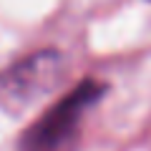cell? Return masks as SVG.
<instances>
[{"label":"cell","instance_id":"6da1fadb","mask_svg":"<svg viewBox=\"0 0 151 151\" xmlns=\"http://www.w3.org/2000/svg\"><path fill=\"white\" fill-rule=\"evenodd\" d=\"M103 96H106V83L91 81V78L81 81L76 91L65 93L23 134L18 151H60L73 139L83 113L91 106H96Z\"/></svg>","mask_w":151,"mask_h":151},{"label":"cell","instance_id":"7a4b0ae2","mask_svg":"<svg viewBox=\"0 0 151 151\" xmlns=\"http://www.w3.org/2000/svg\"><path fill=\"white\" fill-rule=\"evenodd\" d=\"M60 73H63L60 53L45 48L13 63L0 76V88L15 98H35L50 91V86L60 78Z\"/></svg>","mask_w":151,"mask_h":151}]
</instances>
